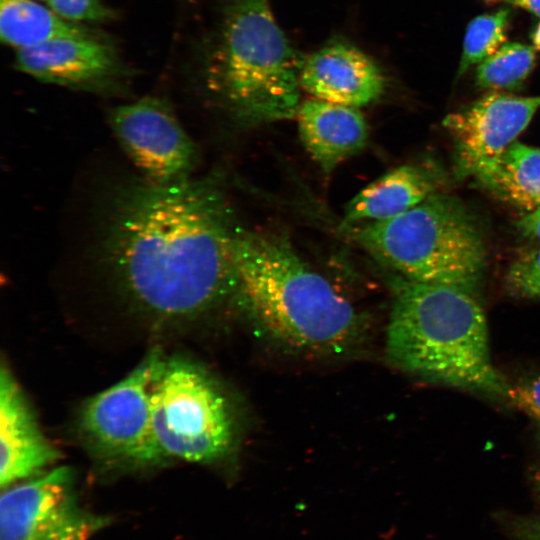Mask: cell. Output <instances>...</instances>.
Masks as SVG:
<instances>
[{
	"instance_id": "6da1fadb",
	"label": "cell",
	"mask_w": 540,
	"mask_h": 540,
	"mask_svg": "<svg viewBox=\"0 0 540 540\" xmlns=\"http://www.w3.org/2000/svg\"><path fill=\"white\" fill-rule=\"evenodd\" d=\"M231 226L209 182L143 180L114 194L101 256L139 309L162 320L192 319L236 292Z\"/></svg>"
},
{
	"instance_id": "7a4b0ae2",
	"label": "cell",
	"mask_w": 540,
	"mask_h": 540,
	"mask_svg": "<svg viewBox=\"0 0 540 540\" xmlns=\"http://www.w3.org/2000/svg\"><path fill=\"white\" fill-rule=\"evenodd\" d=\"M229 246L235 294L275 340L317 355L344 354L360 344L361 315L286 240L232 225Z\"/></svg>"
},
{
	"instance_id": "3957f363",
	"label": "cell",
	"mask_w": 540,
	"mask_h": 540,
	"mask_svg": "<svg viewBox=\"0 0 540 540\" xmlns=\"http://www.w3.org/2000/svg\"><path fill=\"white\" fill-rule=\"evenodd\" d=\"M386 333L389 360L428 382L510 404L512 384L494 366L487 319L468 290L400 279Z\"/></svg>"
},
{
	"instance_id": "277c9868",
	"label": "cell",
	"mask_w": 540,
	"mask_h": 540,
	"mask_svg": "<svg viewBox=\"0 0 540 540\" xmlns=\"http://www.w3.org/2000/svg\"><path fill=\"white\" fill-rule=\"evenodd\" d=\"M301 59L269 0H227L206 61L212 90L239 118H293L300 107Z\"/></svg>"
},
{
	"instance_id": "5b68a950",
	"label": "cell",
	"mask_w": 540,
	"mask_h": 540,
	"mask_svg": "<svg viewBox=\"0 0 540 540\" xmlns=\"http://www.w3.org/2000/svg\"><path fill=\"white\" fill-rule=\"evenodd\" d=\"M354 240L404 279L474 292L483 279L487 250L470 210L436 192L395 217L352 229Z\"/></svg>"
},
{
	"instance_id": "8992f818",
	"label": "cell",
	"mask_w": 540,
	"mask_h": 540,
	"mask_svg": "<svg viewBox=\"0 0 540 540\" xmlns=\"http://www.w3.org/2000/svg\"><path fill=\"white\" fill-rule=\"evenodd\" d=\"M151 431L158 461L211 463L230 449L233 425L222 393L199 367L165 359L151 393Z\"/></svg>"
},
{
	"instance_id": "52a82bcc",
	"label": "cell",
	"mask_w": 540,
	"mask_h": 540,
	"mask_svg": "<svg viewBox=\"0 0 540 540\" xmlns=\"http://www.w3.org/2000/svg\"><path fill=\"white\" fill-rule=\"evenodd\" d=\"M164 360L151 351L124 379L90 398L80 428L99 456L135 464L158 462L151 431V393Z\"/></svg>"
},
{
	"instance_id": "ba28073f",
	"label": "cell",
	"mask_w": 540,
	"mask_h": 540,
	"mask_svg": "<svg viewBox=\"0 0 540 540\" xmlns=\"http://www.w3.org/2000/svg\"><path fill=\"white\" fill-rule=\"evenodd\" d=\"M3 490L0 540H90L107 521L80 506L68 467Z\"/></svg>"
},
{
	"instance_id": "9c48e42d",
	"label": "cell",
	"mask_w": 540,
	"mask_h": 540,
	"mask_svg": "<svg viewBox=\"0 0 540 540\" xmlns=\"http://www.w3.org/2000/svg\"><path fill=\"white\" fill-rule=\"evenodd\" d=\"M120 146L153 184L186 181L197 163V149L170 105L144 97L113 108L108 117Z\"/></svg>"
},
{
	"instance_id": "30bf717a",
	"label": "cell",
	"mask_w": 540,
	"mask_h": 540,
	"mask_svg": "<svg viewBox=\"0 0 540 540\" xmlns=\"http://www.w3.org/2000/svg\"><path fill=\"white\" fill-rule=\"evenodd\" d=\"M540 109V96L491 92L443 119L454 142L458 177L473 176L516 141Z\"/></svg>"
},
{
	"instance_id": "8fae6325",
	"label": "cell",
	"mask_w": 540,
	"mask_h": 540,
	"mask_svg": "<svg viewBox=\"0 0 540 540\" xmlns=\"http://www.w3.org/2000/svg\"><path fill=\"white\" fill-rule=\"evenodd\" d=\"M15 67L46 83L94 91L113 88L124 74L112 46L90 32L17 50Z\"/></svg>"
},
{
	"instance_id": "7c38bea8",
	"label": "cell",
	"mask_w": 540,
	"mask_h": 540,
	"mask_svg": "<svg viewBox=\"0 0 540 540\" xmlns=\"http://www.w3.org/2000/svg\"><path fill=\"white\" fill-rule=\"evenodd\" d=\"M300 85L314 98L359 108L383 94L385 78L364 51L347 41L334 40L303 59Z\"/></svg>"
},
{
	"instance_id": "4fadbf2b",
	"label": "cell",
	"mask_w": 540,
	"mask_h": 540,
	"mask_svg": "<svg viewBox=\"0 0 540 540\" xmlns=\"http://www.w3.org/2000/svg\"><path fill=\"white\" fill-rule=\"evenodd\" d=\"M60 454L42 434L36 418L10 369L0 373V486L43 473Z\"/></svg>"
},
{
	"instance_id": "5bb4252c",
	"label": "cell",
	"mask_w": 540,
	"mask_h": 540,
	"mask_svg": "<svg viewBox=\"0 0 540 540\" xmlns=\"http://www.w3.org/2000/svg\"><path fill=\"white\" fill-rule=\"evenodd\" d=\"M301 139L325 173L367 145L368 126L358 108L313 98L296 114Z\"/></svg>"
},
{
	"instance_id": "9a60e30c",
	"label": "cell",
	"mask_w": 540,
	"mask_h": 540,
	"mask_svg": "<svg viewBox=\"0 0 540 540\" xmlns=\"http://www.w3.org/2000/svg\"><path fill=\"white\" fill-rule=\"evenodd\" d=\"M439 176L421 164L399 166L377 178L347 204L345 225H360L395 217L436 193Z\"/></svg>"
},
{
	"instance_id": "2e32d148",
	"label": "cell",
	"mask_w": 540,
	"mask_h": 540,
	"mask_svg": "<svg viewBox=\"0 0 540 540\" xmlns=\"http://www.w3.org/2000/svg\"><path fill=\"white\" fill-rule=\"evenodd\" d=\"M497 199L529 213L540 206V149L513 142L474 175Z\"/></svg>"
},
{
	"instance_id": "e0dca14e",
	"label": "cell",
	"mask_w": 540,
	"mask_h": 540,
	"mask_svg": "<svg viewBox=\"0 0 540 540\" xmlns=\"http://www.w3.org/2000/svg\"><path fill=\"white\" fill-rule=\"evenodd\" d=\"M89 31L35 0H0V35L16 50Z\"/></svg>"
},
{
	"instance_id": "ac0fdd59",
	"label": "cell",
	"mask_w": 540,
	"mask_h": 540,
	"mask_svg": "<svg viewBox=\"0 0 540 540\" xmlns=\"http://www.w3.org/2000/svg\"><path fill=\"white\" fill-rule=\"evenodd\" d=\"M535 47L509 42L479 64L476 84L482 89L520 90L535 66Z\"/></svg>"
},
{
	"instance_id": "d6986e66",
	"label": "cell",
	"mask_w": 540,
	"mask_h": 540,
	"mask_svg": "<svg viewBox=\"0 0 540 540\" xmlns=\"http://www.w3.org/2000/svg\"><path fill=\"white\" fill-rule=\"evenodd\" d=\"M510 11L500 9L496 12L479 15L467 26L457 78L467 70L480 64L505 44Z\"/></svg>"
},
{
	"instance_id": "ffe728a7",
	"label": "cell",
	"mask_w": 540,
	"mask_h": 540,
	"mask_svg": "<svg viewBox=\"0 0 540 540\" xmlns=\"http://www.w3.org/2000/svg\"><path fill=\"white\" fill-rule=\"evenodd\" d=\"M505 288L513 297L540 300V248L523 251L513 260Z\"/></svg>"
},
{
	"instance_id": "44dd1931",
	"label": "cell",
	"mask_w": 540,
	"mask_h": 540,
	"mask_svg": "<svg viewBox=\"0 0 540 540\" xmlns=\"http://www.w3.org/2000/svg\"><path fill=\"white\" fill-rule=\"evenodd\" d=\"M57 15L72 23L100 22L112 17L101 0H41Z\"/></svg>"
},
{
	"instance_id": "7402d4cb",
	"label": "cell",
	"mask_w": 540,
	"mask_h": 540,
	"mask_svg": "<svg viewBox=\"0 0 540 540\" xmlns=\"http://www.w3.org/2000/svg\"><path fill=\"white\" fill-rule=\"evenodd\" d=\"M510 403L524 411L540 425V374L512 384Z\"/></svg>"
},
{
	"instance_id": "603a6c76",
	"label": "cell",
	"mask_w": 540,
	"mask_h": 540,
	"mask_svg": "<svg viewBox=\"0 0 540 540\" xmlns=\"http://www.w3.org/2000/svg\"><path fill=\"white\" fill-rule=\"evenodd\" d=\"M500 520L513 540H540V515L504 514Z\"/></svg>"
},
{
	"instance_id": "cb8c5ba5",
	"label": "cell",
	"mask_w": 540,
	"mask_h": 540,
	"mask_svg": "<svg viewBox=\"0 0 540 540\" xmlns=\"http://www.w3.org/2000/svg\"><path fill=\"white\" fill-rule=\"evenodd\" d=\"M515 225L523 237L540 244V206L526 213Z\"/></svg>"
},
{
	"instance_id": "d4e9b609",
	"label": "cell",
	"mask_w": 540,
	"mask_h": 540,
	"mask_svg": "<svg viewBox=\"0 0 540 540\" xmlns=\"http://www.w3.org/2000/svg\"><path fill=\"white\" fill-rule=\"evenodd\" d=\"M504 2L521 7L540 17V0H504Z\"/></svg>"
},
{
	"instance_id": "484cf974",
	"label": "cell",
	"mask_w": 540,
	"mask_h": 540,
	"mask_svg": "<svg viewBox=\"0 0 540 540\" xmlns=\"http://www.w3.org/2000/svg\"><path fill=\"white\" fill-rule=\"evenodd\" d=\"M538 440H539V453H538L536 463L534 464L532 472H531V482L535 490L536 496L540 500V425H539Z\"/></svg>"
},
{
	"instance_id": "4316f807",
	"label": "cell",
	"mask_w": 540,
	"mask_h": 540,
	"mask_svg": "<svg viewBox=\"0 0 540 540\" xmlns=\"http://www.w3.org/2000/svg\"><path fill=\"white\" fill-rule=\"evenodd\" d=\"M532 41H533L534 47L540 50V23L532 34Z\"/></svg>"
},
{
	"instance_id": "83f0119b",
	"label": "cell",
	"mask_w": 540,
	"mask_h": 540,
	"mask_svg": "<svg viewBox=\"0 0 540 540\" xmlns=\"http://www.w3.org/2000/svg\"><path fill=\"white\" fill-rule=\"evenodd\" d=\"M486 2L488 3H494V2H498V1H504V0H485Z\"/></svg>"
}]
</instances>
